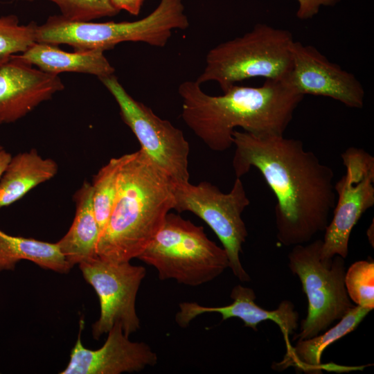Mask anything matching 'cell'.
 <instances>
[{
  "label": "cell",
  "mask_w": 374,
  "mask_h": 374,
  "mask_svg": "<svg viewBox=\"0 0 374 374\" xmlns=\"http://www.w3.org/2000/svg\"><path fill=\"white\" fill-rule=\"evenodd\" d=\"M22 260L59 273H67L71 268L57 243L11 235L0 229V272L14 270Z\"/></svg>",
  "instance_id": "cell-20"
},
{
  "label": "cell",
  "mask_w": 374,
  "mask_h": 374,
  "mask_svg": "<svg viewBox=\"0 0 374 374\" xmlns=\"http://www.w3.org/2000/svg\"><path fill=\"white\" fill-rule=\"evenodd\" d=\"M291 51L292 69L287 80L297 92L328 97L350 108L363 107L364 89L353 73L331 62L313 46L294 41Z\"/></svg>",
  "instance_id": "cell-12"
},
{
  "label": "cell",
  "mask_w": 374,
  "mask_h": 374,
  "mask_svg": "<svg viewBox=\"0 0 374 374\" xmlns=\"http://www.w3.org/2000/svg\"><path fill=\"white\" fill-rule=\"evenodd\" d=\"M57 163L40 156L35 149L11 157L0 178V208L21 199L30 190L55 176Z\"/></svg>",
  "instance_id": "cell-19"
},
{
  "label": "cell",
  "mask_w": 374,
  "mask_h": 374,
  "mask_svg": "<svg viewBox=\"0 0 374 374\" xmlns=\"http://www.w3.org/2000/svg\"><path fill=\"white\" fill-rule=\"evenodd\" d=\"M117 103L121 116L141 150L174 181H189V144L183 132L135 100L114 74L98 78Z\"/></svg>",
  "instance_id": "cell-9"
},
{
  "label": "cell",
  "mask_w": 374,
  "mask_h": 374,
  "mask_svg": "<svg viewBox=\"0 0 374 374\" xmlns=\"http://www.w3.org/2000/svg\"><path fill=\"white\" fill-rule=\"evenodd\" d=\"M345 173L334 184L337 201L324 232L323 259L348 254L351 231L362 215L374 205V157L362 148H348L341 154Z\"/></svg>",
  "instance_id": "cell-10"
},
{
  "label": "cell",
  "mask_w": 374,
  "mask_h": 374,
  "mask_svg": "<svg viewBox=\"0 0 374 374\" xmlns=\"http://www.w3.org/2000/svg\"><path fill=\"white\" fill-rule=\"evenodd\" d=\"M174 209L190 211L206 222L222 244L235 276L241 282L249 281L240 258L248 235L242 213L250 204L240 178L236 177L227 193L208 181L197 185L174 181Z\"/></svg>",
  "instance_id": "cell-8"
},
{
  "label": "cell",
  "mask_w": 374,
  "mask_h": 374,
  "mask_svg": "<svg viewBox=\"0 0 374 374\" xmlns=\"http://www.w3.org/2000/svg\"><path fill=\"white\" fill-rule=\"evenodd\" d=\"M345 287L355 305L370 310L374 308V261L358 260L346 271Z\"/></svg>",
  "instance_id": "cell-22"
},
{
  "label": "cell",
  "mask_w": 374,
  "mask_h": 374,
  "mask_svg": "<svg viewBox=\"0 0 374 374\" xmlns=\"http://www.w3.org/2000/svg\"><path fill=\"white\" fill-rule=\"evenodd\" d=\"M86 281L95 290L100 302V314L92 326L94 339L107 333L118 323L129 337L140 328L136 312V298L146 269L129 262H112L94 259L80 264Z\"/></svg>",
  "instance_id": "cell-11"
},
{
  "label": "cell",
  "mask_w": 374,
  "mask_h": 374,
  "mask_svg": "<svg viewBox=\"0 0 374 374\" xmlns=\"http://www.w3.org/2000/svg\"><path fill=\"white\" fill-rule=\"evenodd\" d=\"M120 165L121 157L111 159L94 175L91 183L93 211L100 235L109 220L116 200Z\"/></svg>",
  "instance_id": "cell-21"
},
{
  "label": "cell",
  "mask_w": 374,
  "mask_h": 374,
  "mask_svg": "<svg viewBox=\"0 0 374 374\" xmlns=\"http://www.w3.org/2000/svg\"><path fill=\"white\" fill-rule=\"evenodd\" d=\"M91 184L84 181L75 193V213L66 235L57 243L71 267L98 258L100 229L93 206Z\"/></svg>",
  "instance_id": "cell-16"
},
{
  "label": "cell",
  "mask_w": 374,
  "mask_h": 374,
  "mask_svg": "<svg viewBox=\"0 0 374 374\" xmlns=\"http://www.w3.org/2000/svg\"><path fill=\"white\" fill-rule=\"evenodd\" d=\"M10 57V56L0 57V66L2 64H3L5 62H6Z\"/></svg>",
  "instance_id": "cell-28"
},
{
  "label": "cell",
  "mask_w": 374,
  "mask_h": 374,
  "mask_svg": "<svg viewBox=\"0 0 374 374\" xmlns=\"http://www.w3.org/2000/svg\"><path fill=\"white\" fill-rule=\"evenodd\" d=\"M64 88L60 78L32 67L17 55L0 66V121L13 123Z\"/></svg>",
  "instance_id": "cell-14"
},
{
  "label": "cell",
  "mask_w": 374,
  "mask_h": 374,
  "mask_svg": "<svg viewBox=\"0 0 374 374\" xmlns=\"http://www.w3.org/2000/svg\"><path fill=\"white\" fill-rule=\"evenodd\" d=\"M178 93L183 121L217 152L231 147L238 127L258 136L284 135L304 96L287 80H266L258 87L234 84L220 96L208 95L195 80H186Z\"/></svg>",
  "instance_id": "cell-2"
},
{
  "label": "cell",
  "mask_w": 374,
  "mask_h": 374,
  "mask_svg": "<svg viewBox=\"0 0 374 374\" xmlns=\"http://www.w3.org/2000/svg\"><path fill=\"white\" fill-rule=\"evenodd\" d=\"M323 240L318 239L293 246L288 254V267L298 276L308 299V314L296 338H312L341 319L355 305L345 287L344 258L323 259Z\"/></svg>",
  "instance_id": "cell-7"
},
{
  "label": "cell",
  "mask_w": 374,
  "mask_h": 374,
  "mask_svg": "<svg viewBox=\"0 0 374 374\" xmlns=\"http://www.w3.org/2000/svg\"><path fill=\"white\" fill-rule=\"evenodd\" d=\"M24 62L35 65L46 73L58 75L62 72L87 73L98 78L114 73L115 69L101 51L67 52L56 45L35 42L17 55Z\"/></svg>",
  "instance_id": "cell-17"
},
{
  "label": "cell",
  "mask_w": 374,
  "mask_h": 374,
  "mask_svg": "<svg viewBox=\"0 0 374 374\" xmlns=\"http://www.w3.org/2000/svg\"><path fill=\"white\" fill-rule=\"evenodd\" d=\"M1 124H2V123L0 121V125H1ZM3 147L0 145V151H1V150H3Z\"/></svg>",
  "instance_id": "cell-29"
},
{
  "label": "cell",
  "mask_w": 374,
  "mask_h": 374,
  "mask_svg": "<svg viewBox=\"0 0 374 374\" xmlns=\"http://www.w3.org/2000/svg\"><path fill=\"white\" fill-rule=\"evenodd\" d=\"M189 21L182 0H160L146 17L134 21H72L61 15L50 16L37 25L36 42L67 44L75 51H101L125 42L164 47L175 30H185Z\"/></svg>",
  "instance_id": "cell-4"
},
{
  "label": "cell",
  "mask_w": 374,
  "mask_h": 374,
  "mask_svg": "<svg viewBox=\"0 0 374 374\" xmlns=\"http://www.w3.org/2000/svg\"><path fill=\"white\" fill-rule=\"evenodd\" d=\"M299 4L296 16L299 19L306 20L317 15L322 6H332L339 0H296Z\"/></svg>",
  "instance_id": "cell-25"
},
{
  "label": "cell",
  "mask_w": 374,
  "mask_h": 374,
  "mask_svg": "<svg viewBox=\"0 0 374 374\" xmlns=\"http://www.w3.org/2000/svg\"><path fill=\"white\" fill-rule=\"evenodd\" d=\"M34 1L38 0H22ZM59 8L61 15L72 21H91L93 19L112 17L120 11L110 0H46Z\"/></svg>",
  "instance_id": "cell-24"
},
{
  "label": "cell",
  "mask_w": 374,
  "mask_h": 374,
  "mask_svg": "<svg viewBox=\"0 0 374 374\" xmlns=\"http://www.w3.org/2000/svg\"><path fill=\"white\" fill-rule=\"evenodd\" d=\"M11 157L12 155L4 149L0 151V178L10 162Z\"/></svg>",
  "instance_id": "cell-27"
},
{
  "label": "cell",
  "mask_w": 374,
  "mask_h": 374,
  "mask_svg": "<svg viewBox=\"0 0 374 374\" xmlns=\"http://www.w3.org/2000/svg\"><path fill=\"white\" fill-rule=\"evenodd\" d=\"M232 165L236 177L253 167L276 196L278 242L305 244L325 231L336 203L334 172L303 142L284 136H258L234 130Z\"/></svg>",
  "instance_id": "cell-1"
},
{
  "label": "cell",
  "mask_w": 374,
  "mask_h": 374,
  "mask_svg": "<svg viewBox=\"0 0 374 374\" xmlns=\"http://www.w3.org/2000/svg\"><path fill=\"white\" fill-rule=\"evenodd\" d=\"M37 24H20L15 15L0 17V57L23 53L36 42Z\"/></svg>",
  "instance_id": "cell-23"
},
{
  "label": "cell",
  "mask_w": 374,
  "mask_h": 374,
  "mask_svg": "<svg viewBox=\"0 0 374 374\" xmlns=\"http://www.w3.org/2000/svg\"><path fill=\"white\" fill-rule=\"evenodd\" d=\"M121 157L118 188L101 232L100 260L129 262L143 251L174 209V181L141 149Z\"/></svg>",
  "instance_id": "cell-3"
},
{
  "label": "cell",
  "mask_w": 374,
  "mask_h": 374,
  "mask_svg": "<svg viewBox=\"0 0 374 374\" xmlns=\"http://www.w3.org/2000/svg\"><path fill=\"white\" fill-rule=\"evenodd\" d=\"M137 258L155 268L160 280L193 287L212 281L229 267L226 252L207 237L202 226L173 213L167 214Z\"/></svg>",
  "instance_id": "cell-6"
},
{
  "label": "cell",
  "mask_w": 374,
  "mask_h": 374,
  "mask_svg": "<svg viewBox=\"0 0 374 374\" xmlns=\"http://www.w3.org/2000/svg\"><path fill=\"white\" fill-rule=\"evenodd\" d=\"M369 309L355 305L334 326L325 332L306 339H299L294 346L287 349L284 359L277 364L281 369L290 366L307 373H317L326 368L321 364L324 350L330 344L355 330L371 312Z\"/></svg>",
  "instance_id": "cell-18"
},
{
  "label": "cell",
  "mask_w": 374,
  "mask_h": 374,
  "mask_svg": "<svg viewBox=\"0 0 374 374\" xmlns=\"http://www.w3.org/2000/svg\"><path fill=\"white\" fill-rule=\"evenodd\" d=\"M83 323L81 320L80 332L71 350L70 361L60 374L139 372L157 363V355L151 348L143 342L131 341L118 323L109 330L107 338L101 348L97 350L84 348L81 341Z\"/></svg>",
  "instance_id": "cell-13"
},
{
  "label": "cell",
  "mask_w": 374,
  "mask_h": 374,
  "mask_svg": "<svg viewBox=\"0 0 374 374\" xmlns=\"http://www.w3.org/2000/svg\"><path fill=\"white\" fill-rule=\"evenodd\" d=\"M233 302L221 307L203 306L195 302H183L175 315V321L181 328L187 327L197 317L206 313H218L222 320L238 318L245 327L257 330L258 325L269 320L279 327L286 343L287 349L291 347L289 337L298 327L299 314L294 305L288 300L283 301L274 310L263 309L256 302L254 291L241 285H235L231 290Z\"/></svg>",
  "instance_id": "cell-15"
},
{
  "label": "cell",
  "mask_w": 374,
  "mask_h": 374,
  "mask_svg": "<svg viewBox=\"0 0 374 374\" xmlns=\"http://www.w3.org/2000/svg\"><path fill=\"white\" fill-rule=\"evenodd\" d=\"M114 7L118 11L122 10L136 16L139 14L144 0H110Z\"/></svg>",
  "instance_id": "cell-26"
},
{
  "label": "cell",
  "mask_w": 374,
  "mask_h": 374,
  "mask_svg": "<svg viewBox=\"0 0 374 374\" xmlns=\"http://www.w3.org/2000/svg\"><path fill=\"white\" fill-rule=\"evenodd\" d=\"M294 41L287 30L258 24L243 35L212 48L195 81L200 85L215 82L224 92L236 82L251 78L288 80Z\"/></svg>",
  "instance_id": "cell-5"
}]
</instances>
